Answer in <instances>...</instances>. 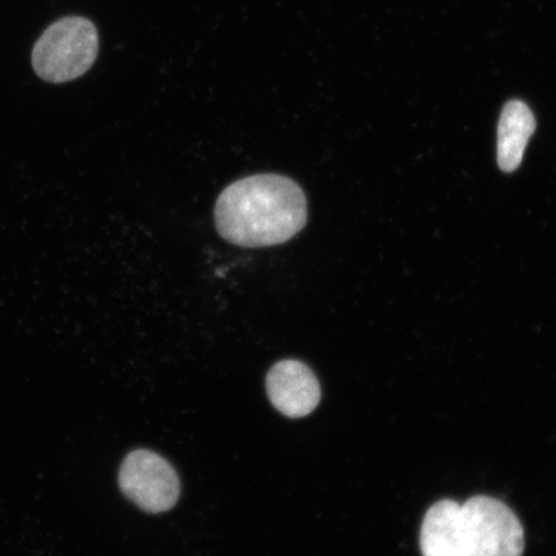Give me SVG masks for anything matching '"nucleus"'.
Instances as JSON below:
<instances>
[{"mask_svg": "<svg viewBox=\"0 0 556 556\" xmlns=\"http://www.w3.org/2000/svg\"><path fill=\"white\" fill-rule=\"evenodd\" d=\"M222 238L242 248L280 245L302 231L308 203L295 180L260 174L229 185L215 204Z\"/></svg>", "mask_w": 556, "mask_h": 556, "instance_id": "1", "label": "nucleus"}, {"mask_svg": "<svg viewBox=\"0 0 556 556\" xmlns=\"http://www.w3.org/2000/svg\"><path fill=\"white\" fill-rule=\"evenodd\" d=\"M99 48V33L93 23L78 16L61 18L35 45L33 67L48 83L72 81L93 66Z\"/></svg>", "mask_w": 556, "mask_h": 556, "instance_id": "2", "label": "nucleus"}, {"mask_svg": "<svg viewBox=\"0 0 556 556\" xmlns=\"http://www.w3.org/2000/svg\"><path fill=\"white\" fill-rule=\"evenodd\" d=\"M462 509L471 556L523 555V527L504 503L476 496L462 505Z\"/></svg>", "mask_w": 556, "mask_h": 556, "instance_id": "3", "label": "nucleus"}, {"mask_svg": "<svg viewBox=\"0 0 556 556\" xmlns=\"http://www.w3.org/2000/svg\"><path fill=\"white\" fill-rule=\"evenodd\" d=\"M119 484L131 503L151 514L170 510L180 493L177 471L164 457L149 450H137L125 457Z\"/></svg>", "mask_w": 556, "mask_h": 556, "instance_id": "4", "label": "nucleus"}, {"mask_svg": "<svg viewBox=\"0 0 556 556\" xmlns=\"http://www.w3.org/2000/svg\"><path fill=\"white\" fill-rule=\"evenodd\" d=\"M273 405L291 419L309 415L321 401V387L311 368L296 359H283L267 375Z\"/></svg>", "mask_w": 556, "mask_h": 556, "instance_id": "5", "label": "nucleus"}, {"mask_svg": "<svg viewBox=\"0 0 556 556\" xmlns=\"http://www.w3.org/2000/svg\"><path fill=\"white\" fill-rule=\"evenodd\" d=\"M422 556H471L462 505L452 500L434 504L424 518Z\"/></svg>", "mask_w": 556, "mask_h": 556, "instance_id": "6", "label": "nucleus"}, {"mask_svg": "<svg viewBox=\"0 0 556 556\" xmlns=\"http://www.w3.org/2000/svg\"><path fill=\"white\" fill-rule=\"evenodd\" d=\"M534 129L536 121L525 102L510 101L505 104L497 137V162L502 170L511 173L518 169Z\"/></svg>", "mask_w": 556, "mask_h": 556, "instance_id": "7", "label": "nucleus"}]
</instances>
